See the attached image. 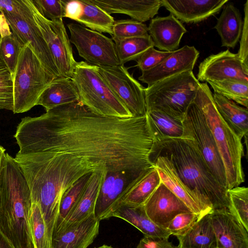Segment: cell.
I'll list each match as a JSON object with an SVG mask.
<instances>
[{
  "label": "cell",
  "mask_w": 248,
  "mask_h": 248,
  "mask_svg": "<svg viewBox=\"0 0 248 248\" xmlns=\"http://www.w3.org/2000/svg\"><path fill=\"white\" fill-rule=\"evenodd\" d=\"M20 154L50 152L87 158L107 171L141 173L153 166L155 139L146 115L122 118L95 114L79 101L22 118L14 135Z\"/></svg>",
  "instance_id": "obj_1"
},
{
  "label": "cell",
  "mask_w": 248,
  "mask_h": 248,
  "mask_svg": "<svg viewBox=\"0 0 248 248\" xmlns=\"http://www.w3.org/2000/svg\"><path fill=\"white\" fill-rule=\"evenodd\" d=\"M14 159L27 182L32 203L40 208L46 229L47 248H51L63 194L82 176L107 168L102 163L70 154L17 153Z\"/></svg>",
  "instance_id": "obj_2"
},
{
  "label": "cell",
  "mask_w": 248,
  "mask_h": 248,
  "mask_svg": "<svg viewBox=\"0 0 248 248\" xmlns=\"http://www.w3.org/2000/svg\"><path fill=\"white\" fill-rule=\"evenodd\" d=\"M157 155L169 158L181 180L200 198L205 215L229 211L228 189L218 182L192 138L155 141L151 157Z\"/></svg>",
  "instance_id": "obj_3"
},
{
  "label": "cell",
  "mask_w": 248,
  "mask_h": 248,
  "mask_svg": "<svg viewBox=\"0 0 248 248\" xmlns=\"http://www.w3.org/2000/svg\"><path fill=\"white\" fill-rule=\"evenodd\" d=\"M31 193L14 158L5 153L0 171V230L16 248H33Z\"/></svg>",
  "instance_id": "obj_4"
},
{
  "label": "cell",
  "mask_w": 248,
  "mask_h": 248,
  "mask_svg": "<svg viewBox=\"0 0 248 248\" xmlns=\"http://www.w3.org/2000/svg\"><path fill=\"white\" fill-rule=\"evenodd\" d=\"M193 103L203 114L216 143L225 169L227 189L239 186L245 180L242 139L218 112L207 83H200Z\"/></svg>",
  "instance_id": "obj_5"
},
{
  "label": "cell",
  "mask_w": 248,
  "mask_h": 248,
  "mask_svg": "<svg viewBox=\"0 0 248 248\" xmlns=\"http://www.w3.org/2000/svg\"><path fill=\"white\" fill-rule=\"evenodd\" d=\"M200 84L193 71L188 70L147 86L146 109L159 111L182 121Z\"/></svg>",
  "instance_id": "obj_6"
},
{
  "label": "cell",
  "mask_w": 248,
  "mask_h": 248,
  "mask_svg": "<svg viewBox=\"0 0 248 248\" xmlns=\"http://www.w3.org/2000/svg\"><path fill=\"white\" fill-rule=\"evenodd\" d=\"M71 78L78 93L79 101L93 113L122 118L133 117L110 90L98 67L85 61L77 62Z\"/></svg>",
  "instance_id": "obj_7"
},
{
  "label": "cell",
  "mask_w": 248,
  "mask_h": 248,
  "mask_svg": "<svg viewBox=\"0 0 248 248\" xmlns=\"http://www.w3.org/2000/svg\"><path fill=\"white\" fill-rule=\"evenodd\" d=\"M53 79L29 44L25 45L13 76L14 113L27 112L36 106L40 95Z\"/></svg>",
  "instance_id": "obj_8"
},
{
  "label": "cell",
  "mask_w": 248,
  "mask_h": 248,
  "mask_svg": "<svg viewBox=\"0 0 248 248\" xmlns=\"http://www.w3.org/2000/svg\"><path fill=\"white\" fill-rule=\"evenodd\" d=\"M67 27L70 43L75 46L79 56L85 62L98 67L120 65L115 44L111 38L78 23H70Z\"/></svg>",
  "instance_id": "obj_9"
},
{
  "label": "cell",
  "mask_w": 248,
  "mask_h": 248,
  "mask_svg": "<svg viewBox=\"0 0 248 248\" xmlns=\"http://www.w3.org/2000/svg\"><path fill=\"white\" fill-rule=\"evenodd\" d=\"M182 123L183 138L189 137L194 140L214 176L221 186L226 188L225 169L217 147L203 114L194 103L187 108Z\"/></svg>",
  "instance_id": "obj_10"
},
{
  "label": "cell",
  "mask_w": 248,
  "mask_h": 248,
  "mask_svg": "<svg viewBox=\"0 0 248 248\" xmlns=\"http://www.w3.org/2000/svg\"><path fill=\"white\" fill-rule=\"evenodd\" d=\"M35 22L53 58L62 78H71L77 62L62 20L52 21L42 16L29 0Z\"/></svg>",
  "instance_id": "obj_11"
},
{
  "label": "cell",
  "mask_w": 248,
  "mask_h": 248,
  "mask_svg": "<svg viewBox=\"0 0 248 248\" xmlns=\"http://www.w3.org/2000/svg\"><path fill=\"white\" fill-rule=\"evenodd\" d=\"M110 90L133 117L146 115L145 88L130 74L124 65L98 67Z\"/></svg>",
  "instance_id": "obj_12"
},
{
  "label": "cell",
  "mask_w": 248,
  "mask_h": 248,
  "mask_svg": "<svg viewBox=\"0 0 248 248\" xmlns=\"http://www.w3.org/2000/svg\"><path fill=\"white\" fill-rule=\"evenodd\" d=\"M2 15L19 41L23 45L29 44L46 72L54 79L61 77L48 46L35 22L31 7L30 11L22 17L6 13Z\"/></svg>",
  "instance_id": "obj_13"
},
{
  "label": "cell",
  "mask_w": 248,
  "mask_h": 248,
  "mask_svg": "<svg viewBox=\"0 0 248 248\" xmlns=\"http://www.w3.org/2000/svg\"><path fill=\"white\" fill-rule=\"evenodd\" d=\"M198 81L206 83L226 79H234L248 82V65H246L236 53L229 49L212 54L199 66Z\"/></svg>",
  "instance_id": "obj_14"
},
{
  "label": "cell",
  "mask_w": 248,
  "mask_h": 248,
  "mask_svg": "<svg viewBox=\"0 0 248 248\" xmlns=\"http://www.w3.org/2000/svg\"><path fill=\"white\" fill-rule=\"evenodd\" d=\"M141 173L129 171H107L96 202L95 217L100 221L111 217L119 207L127 186Z\"/></svg>",
  "instance_id": "obj_15"
},
{
  "label": "cell",
  "mask_w": 248,
  "mask_h": 248,
  "mask_svg": "<svg viewBox=\"0 0 248 248\" xmlns=\"http://www.w3.org/2000/svg\"><path fill=\"white\" fill-rule=\"evenodd\" d=\"M142 205L149 218L158 226L166 229L176 215L192 212L162 182Z\"/></svg>",
  "instance_id": "obj_16"
},
{
  "label": "cell",
  "mask_w": 248,
  "mask_h": 248,
  "mask_svg": "<svg viewBox=\"0 0 248 248\" xmlns=\"http://www.w3.org/2000/svg\"><path fill=\"white\" fill-rule=\"evenodd\" d=\"M199 54V51L194 46L185 45L173 51L157 65L141 72L139 80L149 86L183 72L192 71Z\"/></svg>",
  "instance_id": "obj_17"
},
{
  "label": "cell",
  "mask_w": 248,
  "mask_h": 248,
  "mask_svg": "<svg viewBox=\"0 0 248 248\" xmlns=\"http://www.w3.org/2000/svg\"><path fill=\"white\" fill-rule=\"evenodd\" d=\"M161 182L193 213L201 218L205 215L201 201L192 190L181 180L168 157L157 155L151 157Z\"/></svg>",
  "instance_id": "obj_18"
},
{
  "label": "cell",
  "mask_w": 248,
  "mask_h": 248,
  "mask_svg": "<svg viewBox=\"0 0 248 248\" xmlns=\"http://www.w3.org/2000/svg\"><path fill=\"white\" fill-rule=\"evenodd\" d=\"M218 248H248V231L229 211L209 214Z\"/></svg>",
  "instance_id": "obj_19"
},
{
  "label": "cell",
  "mask_w": 248,
  "mask_h": 248,
  "mask_svg": "<svg viewBox=\"0 0 248 248\" xmlns=\"http://www.w3.org/2000/svg\"><path fill=\"white\" fill-rule=\"evenodd\" d=\"M162 6L180 22L197 23L218 13L228 0H161Z\"/></svg>",
  "instance_id": "obj_20"
},
{
  "label": "cell",
  "mask_w": 248,
  "mask_h": 248,
  "mask_svg": "<svg viewBox=\"0 0 248 248\" xmlns=\"http://www.w3.org/2000/svg\"><path fill=\"white\" fill-rule=\"evenodd\" d=\"M148 31L154 47L160 51L171 52L178 49L181 39L187 31L182 22L170 14L151 19Z\"/></svg>",
  "instance_id": "obj_21"
},
{
  "label": "cell",
  "mask_w": 248,
  "mask_h": 248,
  "mask_svg": "<svg viewBox=\"0 0 248 248\" xmlns=\"http://www.w3.org/2000/svg\"><path fill=\"white\" fill-rule=\"evenodd\" d=\"M107 171V170H104L91 174L86 187L75 208L68 217L55 228L53 234L77 225L94 214L97 199Z\"/></svg>",
  "instance_id": "obj_22"
},
{
  "label": "cell",
  "mask_w": 248,
  "mask_h": 248,
  "mask_svg": "<svg viewBox=\"0 0 248 248\" xmlns=\"http://www.w3.org/2000/svg\"><path fill=\"white\" fill-rule=\"evenodd\" d=\"M109 15L124 14L143 23L152 19L162 7L161 0H89Z\"/></svg>",
  "instance_id": "obj_23"
},
{
  "label": "cell",
  "mask_w": 248,
  "mask_h": 248,
  "mask_svg": "<svg viewBox=\"0 0 248 248\" xmlns=\"http://www.w3.org/2000/svg\"><path fill=\"white\" fill-rule=\"evenodd\" d=\"M99 224L92 215L77 225L53 234L51 248H87L99 234Z\"/></svg>",
  "instance_id": "obj_24"
},
{
  "label": "cell",
  "mask_w": 248,
  "mask_h": 248,
  "mask_svg": "<svg viewBox=\"0 0 248 248\" xmlns=\"http://www.w3.org/2000/svg\"><path fill=\"white\" fill-rule=\"evenodd\" d=\"M161 182L159 173L153 165L143 171L127 186L123 194L120 206L142 205Z\"/></svg>",
  "instance_id": "obj_25"
},
{
  "label": "cell",
  "mask_w": 248,
  "mask_h": 248,
  "mask_svg": "<svg viewBox=\"0 0 248 248\" xmlns=\"http://www.w3.org/2000/svg\"><path fill=\"white\" fill-rule=\"evenodd\" d=\"M79 101L77 88L71 78L53 79L40 95L37 104L47 111L57 107Z\"/></svg>",
  "instance_id": "obj_26"
},
{
  "label": "cell",
  "mask_w": 248,
  "mask_h": 248,
  "mask_svg": "<svg viewBox=\"0 0 248 248\" xmlns=\"http://www.w3.org/2000/svg\"><path fill=\"white\" fill-rule=\"evenodd\" d=\"M112 217L121 218L140 231L144 237L153 239H168L171 235L166 229L155 224L146 215L142 205L130 206L121 205Z\"/></svg>",
  "instance_id": "obj_27"
},
{
  "label": "cell",
  "mask_w": 248,
  "mask_h": 248,
  "mask_svg": "<svg viewBox=\"0 0 248 248\" xmlns=\"http://www.w3.org/2000/svg\"><path fill=\"white\" fill-rule=\"evenodd\" d=\"M214 27L221 39V46L233 48L240 40L243 21L239 10L226 3Z\"/></svg>",
  "instance_id": "obj_28"
},
{
  "label": "cell",
  "mask_w": 248,
  "mask_h": 248,
  "mask_svg": "<svg viewBox=\"0 0 248 248\" xmlns=\"http://www.w3.org/2000/svg\"><path fill=\"white\" fill-rule=\"evenodd\" d=\"M217 110L223 119L241 138L248 133V110L218 93L213 94Z\"/></svg>",
  "instance_id": "obj_29"
},
{
  "label": "cell",
  "mask_w": 248,
  "mask_h": 248,
  "mask_svg": "<svg viewBox=\"0 0 248 248\" xmlns=\"http://www.w3.org/2000/svg\"><path fill=\"white\" fill-rule=\"evenodd\" d=\"M178 248H217L209 214L198 219L184 234L177 237Z\"/></svg>",
  "instance_id": "obj_30"
},
{
  "label": "cell",
  "mask_w": 248,
  "mask_h": 248,
  "mask_svg": "<svg viewBox=\"0 0 248 248\" xmlns=\"http://www.w3.org/2000/svg\"><path fill=\"white\" fill-rule=\"evenodd\" d=\"M146 116L155 141L183 138L182 121L155 110H147Z\"/></svg>",
  "instance_id": "obj_31"
},
{
  "label": "cell",
  "mask_w": 248,
  "mask_h": 248,
  "mask_svg": "<svg viewBox=\"0 0 248 248\" xmlns=\"http://www.w3.org/2000/svg\"><path fill=\"white\" fill-rule=\"evenodd\" d=\"M80 1L83 11L77 22L91 30L111 35L114 17L89 0Z\"/></svg>",
  "instance_id": "obj_32"
},
{
  "label": "cell",
  "mask_w": 248,
  "mask_h": 248,
  "mask_svg": "<svg viewBox=\"0 0 248 248\" xmlns=\"http://www.w3.org/2000/svg\"><path fill=\"white\" fill-rule=\"evenodd\" d=\"M120 65L136 61L145 51L153 47L149 35L114 41Z\"/></svg>",
  "instance_id": "obj_33"
},
{
  "label": "cell",
  "mask_w": 248,
  "mask_h": 248,
  "mask_svg": "<svg viewBox=\"0 0 248 248\" xmlns=\"http://www.w3.org/2000/svg\"><path fill=\"white\" fill-rule=\"evenodd\" d=\"M214 93L220 94L248 108V82L234 79L208 81Z\"/></svg>",
  "instance_id": "obj_34"
},
{
  "label": "cell",
  "mask_w": 248,
  "mask_h": 248,
  "mask_svg": "<svg viewBox=\"0 0 248 248\" xmlns=\"http://www.w3.org/2000/svg\"><path fill=\"white\" fill-rule=\"evenodd\" d=\"M91 173L87 174L79 179L63 194L60 203L55 228L68 217L75 208L86 187Z\"/></svg>",
  "instance_id": "obj_35"
},
{
  "label": "cell",
  "mask_w": 248,
  "mask_h": 248,
  "mask_svg": "<svg viewBox=\"0 0 248 248\" xmlns=\"http://www.w3.org/2000/svg\"><path fill=\"white\" fill-rule=\"evenodd\" d=\"M23 45L10 31L1 34L0 41V61L3 62L14 76L19 54Z\"/></svg>",
  "instance_id": "obj_36"
},
{
  "label": "cell",
  "mask_w": 248,
  "mask_h": 248,
  "mask_svg": "<svg viewBox=\"0 0 248 248\" xmlns=\"http://www.w3.org/2000/svg\"><path fill=\"white\" fill-rule=\"evenodd\" d=\"M229 211L248 231V188L237 186L228 189Z\"/></svg>",
  "instance_id": "obj_37"
},
{
  "label": "cell",
  "mask_w": 248,
  "mask_h": 248,
  "mask_svg": "<svg viewBox=\"0 0 248 248\" xmlns=\"http://www.w3.org/2000/svg\"><path fill=\"white\" fill-rule=\"evenodd\" d=\"M148 27L142 22L132 19L115 20L112 29L113 41L148 35Z\"/></svg>",
  "instance_id": "obj_38"
},
{
  "label": "cell",
  "mask_w": 248,
  "mask_h": 248,
  "mask_svg": "<svg viewBox=\"0 0 248 248\" xmlns=\"http://www.w3.org/2000/svg\"><path fill=\"white\" fill-rule=\"evenodd\" d=\"M0 109L14 110L13 77L0 61Z\"/></svg>",
  "instance_id": "obj_39"
},
{
  "label": "cell",
  "mask_w": 248,
  "mask_h": 248,
  "mask_svg": "<svg viewBox=\"0 0 248 248\" xmlns=\"http://www.w3.org/2000/svg\"><path fill=\"white\" fill-rule=\"evenodd\" d=\"M40 14L52 21L62 20L67 0H31Z\"/></svg>",
  "instance_id": "obj_40"
},
{
  "label": "cell",
  "mask_w": 248,
  "mask_h": 248,
  "mask_svg": "<svg viewBox=\"0 0 248 248\" xmlns=\"http://www.w3.org/2000/svg\"><path fill=\"white\" fill-rule=\"evenodd\" d=\"M199 219V216L193 212L180 213L170 221L167 229L171 235L176 237L181 236Z\"/></svg>",
  "instance_id": "obj_41"
},
{
  "label": "cell",
  "mask_w": 248,
  "mask_h": 248,
  "mask_svg": "<svg viewBox=\"0 0 248 248\" xmlns=\"http://www.w3.org/2000/svg\"><path fill=\"white\" fill-rule=\"evenodd\" d=\"M157 50L151 47L145 51L135 61L141 72L148 70L159 64L172 52Z\"/></svg>",
  "instance_id": "obj_42"
},
{
  "label": "cell",
  "mask_w": 248,
  "mask_h": 248,
  "mask_svg": "<svg viewBox=\"0 0 248 248\" xmlns=\"http://www.w3.org/2000/svg\"><path fill=\"white\" fill-rule=\"evenodd\" d=\"M30 10L28 0H0V12L22 17Z\"/></svg>",
  "instance_id": "obj_43"
},
{
  "label": "cell",
  "mask_w": 248,
  "mask_h": 248,
  "mask_svg": "<svg viewBox=\"0 0 248 248\" xmlns=\"http://www.w3.org/2000/svg\"><path fill=\"white\" fill-rule=\"evenodd\" d=\"M244 18L240 36L238 57L246 65H248V0L244 4Z\"/></svg>",
  "instance_id": "obj_44"
},
{
  "label": "cell",
  "mask_w": 248,
  "mask_h": 248,
  "mask_svg": "<svg viewBox=\"0 0 248 248\" xmlns=\"http://www.w3.org/2000/svg\"><path fill=\"white\" fill-rule=\"evenodd\" d=\"M83 5L80 0H67L65 6L64 17L78 22L83 14Z\"/></svg>",
  "instance_id": "obj_45"
},
{
  "label": "cell",
  "mask_w": 248,
  "mask_h": 248,
  "mask_svg": "<svg viewBox=\"0 0 248 248\" xmlns=\"http://www.w3.org/2000/svg\"><path fill=\"white\" fill-rule=\"evenodd\" d=\"M136 248H178L170 242L168 239H158L144 237L142 238Z\"/></svg>",
  "instance_id": "obj_46"
},
{
  "label": "cell",
  "mask_w": 248,
  "mask_h": 248,
  "mask_svg": "<svg viewBox=\"0 0 248 248\" xmlns=\"http://www.w3.org/2000/svg\"><path fill=\"white\" fill-rule=\"evenodd\" d=\"M0 248H16L0 230Z\"/></svg>",
  "instance_id": "obj_47"
},
{
  "label": "cell",
  "mask_w": 248,
  "mask_h": 248,
  "mask_svg": "<svg viewBox=\"0 0 248 248\" xmlns=\"http://www.w3.org/2000/svg\"><path fill=\"white\" fill-rule=\"evenodd\" d=\"M5 149L0 145V171L3 158L5 154Z\"/></svg>",
  "instance_id": "obj_48"
},
{
  "label": "cell",
  "mask_w": 248,
  "mask_h": 248,
  "mask_svg": "<svg viewBox=\"0 0 248 248\" xmlns=\"http://www.w3.org/2000/svg\"><path fill=\"white\" fill-rule=\"evenodd\" d=\"M113 248L111 246H108V245H102L101 246H100V247H96V248Z\"/></svg>",
  "instance_id": "obj_49"
},
{
  "label": "cell",
  "mask_w": 248,
  "mask_h": 248,
  "mask_svg": "<svg viewBox=\"0 0 248 248\" xmlns=\"http://www.w3.org/2000/svg\"><path fill=\"white\" fill-rule=\"evenodd\" d=\"M1 15H2V14H1V13L0 12V16H1ZM1 32L0 31V40H1Z\"/></svg>",
  "instance_id": "obj_50"
},
{
  "label": "cell",
  "mask_w": 248,
  "mask_h": 248,
  "mask_svg": "<svg viewBox=\"0 0 248 248\" xmlns=\"http://www.w3.org/2000/svg\"></svg>",
  "instance_id": "obj_51"
}]
</instances>
